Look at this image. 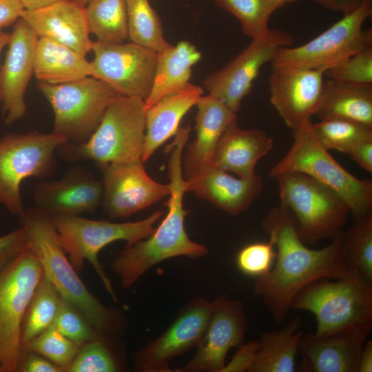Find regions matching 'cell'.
<instances>
[{"mask_svg":"<svg viewBox=\"0 0 372 372\" xmlns=\"http://www.w3.org/2000/svg\"><path fill=\"white\" fill-rule=\"evenodd\" d=\"M262 226L274 242L276 256L271 269L255 279L254 293L262 299L276 322L285 320L293 299L308 284L353 276L344 260L343 231L326 247L310 249L299 237L293 216L280 205L271 209Z\"/></svg>","mask_w":372,"mask_h":372,"instance_id":"cell-1","label":"cell"},{"mask_svg":"<svg viewBox=\"0 0 372 372\" xmlns=\"http://www.w3.org/2000/svg\"><path fill=\"white\" fill-rule=\"evenodd\" d=\"M189 132V127H180L174 140L167 147L170 153V194L165 218L150 236L127 245L112 263V269L118 276L123 288L132 287L152 267L163 260L176 256L198 258L209 253L207 247L189 238L184 227L189 211L183 204L186 180L183 174L182 156Z\"/></svg>","mask_w":372,"mask_h":372,"instance_id":"cell-2","label":"cell"},{"mask_svg":"<svg viewBox=\"0 0 372 372\" xmlns=\"http://www.w3.org/2000/svg\"><path fill=\"white\" fill-rule=\"evenodd\" d=\"M20 218L43 276L61 297L76 307L98 333H113L118 325L117 315L93 296L80 279L61 245L52 217L36 207L25 210Z\"/></svg>","mask_w":372,"mask_h":372,"instance_id":"cell-3","label":"cell"},{"mask_svg":"<svg viewBox=\"0 0 372 372\" xmlns=\"http://www.w3.org/2000/svg\"><path fill=\"white\" fill-rule=\"evenodd\" d=\"M145 128L144 100L118 94L87 140L65 143L57 152L69 162L92 161L100 166L142 160Z\"/></svg>","mask_w":372,"mask_h":372,"instance_id":"cell-4","label":"cell"},{"mask_svg":"<svg viewBox=\"0 0 372 372\" xmlns=\"http://www.w3.org/2000/svg\"><path fill=\"white\" fill-rule=\"evenodd\" d=\"M335 280L308 284L296 295L291 309L315 316L317 337L371 331L372 283L355 276Z\"/></svg>","mask_w":372,"mask_h":372,"instance_id":"cell-5","label":"cell"},{"mask_svg":"<svg viewBox=\"0 0 372 372\" xmlns=\"http://www.w3.org/2000/svg\"><path fill=\"white\" fill-rule=\"evenodd\" d=\"M293 142L285 156L269 170L271 177L299 172L336 192L347 203L354 220L372 214V184L349 172L318 141L311 119L293 131Z\"/></svg>","mask_w":372,"mask_h":372,"instance_id":"cell-6","label":"cell"},{"mask_svg":"<svg viewBox=\"0 0 372 372\" xmlns=\"http://www.w3.org/2000/svg\"><path fill=\"white\" fill-rule=\"evenodd\" d=\"M273 178L280 205L293 216L304 243L331 240L344 230L350 208L333 190L302 173L285 172Z\"/></svg>","mask_w":372,"mask_h":372,"instance_id":"cell-7","label":"cell"},{"mask_svg":"<svg viewBox=\"0 0 372 372\" xmlns=\"http://www.w3.org/2000/svg\"><path fill=\"white\" fill-rule=\"evenodd\" d=\"M164 214L158 210L143 220L126 223L91 220L76 215L51 217L61 245L74 269L81 271L85 262H89L112 298L118 302L111 280L99 261L100 251L117 240H125L130 245L148 238L155 230L154 224Z\"/></svg>","mask_w":372,"mask_h":372,"instance_id":"cell-8","label":"cell"},{"mask_svg":"<svg viewBox=\"0 0 372 372\" xmlns=\"http://www.w3.org/2000/svg\"><path fill=\"white\" fill-rule=\"evenodd\" d=\"M38 88L54 113L52 132L70 144L89 138L118 95L105 82L92 76L62 84L39 81Z\"/></svg>","mask_w":372,"mask_h":372,"instance_id":"cell-9","label":"cell"},{"mask_svg":"<svg viewBox=\"0 0 372 372\" xmlns=\"http://www.w3.org/2000/svg\"><path fill=\"white\" fill-rule=\"evenodd\" d=\"M43 276L29 245L0 270V372L19 371L23 318Z\"/></svg>","mask_w":372,"mask_h":372,"instance_id":"cell-10","label":"cell"},{"mask_svg":"<svg viewBox=\"0 0 372 372\" xmlns=\"http://www.w3.org/2000/svg\"><path fill=\"white\" fill-rule=\"evenodd\" d=\"M64 138L37 131L11 133L0 138V204L9 212L24 213L21 185L28 178H45L55 168V153Z\"/></svg>","mask_w":372,"mask_h":372,"instance_id":"cell-11","label":"cell"},{"mask_svg":"<svg viewBox=\"0 0 372 372\" xmlns=\"http://www.w3.org/2000/svg\"><path fill=\"white\" fill-rule=\"evenodd\" d=\"M372 15V1L364 0L353 12L298 47H281L272 66L304 69L330 68L362 51L372 48V31L362 25Z\"/></svg>","mask_w":372,"mask_h":372,"instance_id":"cell-12","label":"cell"},{"mask_svg":"<svg viewBox=\"0 0 372 372\" xmlns=\"http://www.w3.org/2000/svg\"><path fill=\"white\" fill-rule=\"evenodd\" d=\"M91 76L119 95L145 100L152 90L158 52L134 43L93 42Z\"/></svg>","mask_w":372,"mask_h":372,"instance_id":"cell-13","label":"cell"},{"mask_svg":"<svg viewBox=\"0 0 372 372\" xmlns=\"http://www.w3.org/2000/svg\"><path fill=\"white\" fill-rule=\"evenodd\" d=\"M293 43L291 34L271 30L267 37L252 40L227 65L208 75L203 87L236 114L262 66L273 60L281 47L291 46Z\"/></svg>","mask_w":372,"mask_h":372,"instance_id":"cell-14","label":"cell"},{"mask_svg":"<svg viewBox=\"0 0 372 372\" xmlns=\"http://www.w3.org/2000/svg\"><path fill=\"white\" fill-rule=\"evenodd\" d=\"M218 302L195 298L180 311L170 326L147 343L134 356L137 369L143 372H169V364L196 347Z\"/></svg>","mask_w":372,"mask_h":372,"instance_id":"cell-15","label":"cell"},{"mask_svg":"<svg viewBox=\"0 0 372 372\" xmlns=\"http://www.w3.org/2000/svg\"><path fill=\"white\" fill-rule=\"evenodd\" d=\"M142 160L101 165V205L111 218H127L170 194L168 185L157 183L145 171Z\"/></svg>","mask_w":372,"mask_h":372,"instance_id":"cell-16","label":"cell"},{"mask_svg":"<svg viewBox=\"0 0 372 372\" xmlns=\"http://www.w3.org/2000/svg\"><path fill=\"white\" fill-rule=\"evenodd\" d=\"M327 70L272 66L270 103L292 131L315 115Z\"/></svg>","mask_w":372,"mask_h":372,"instance_id":"cell-17","label":"cell"},{"mask_svg":"<svg viewBox=\"0 0 372 372\" xmlns=\"http://www.w3.org/2000/svg\"><path fill=\"white\" fill-rule=\"evenodd\" d=\"M247 320L242 304L225 296L218 302L186 372H221L229 351L243 344Z\"/></svg>","mask_w":372,"mask_h":372,"instance_id":"cell-18","label":"cell"},{"mask_svg":"<svg viewBox=\"0 0 372 372\" xmlns=\"http://www.w3.org/2000/svg\"><path fill=\"white\" fill-rule=\"evenodd\" d=\"M39 37L21 17L14 25L6 58L0 70L1 104L8 125L25 114V95L34 74V56Z\"/></svg>","mask_w":372,"mask_h":372,"instance_id":"cell-19","label":"cell"},{"mask_svg":"<svg viewBox=\"0 0 372 372\" xmlns=\"http://www.w3.org/2000/svg\"><path fill=\"white\" fill-rule=\"evenodd\" d=\"M102 198L101 180L80 166L69 169L59 179L38 183L33 192L36 207L50 216L92 212Z\"/></svg>","mask_w":372,"mask_h":372,"instance_id":"cell-20","label":"cell"},{"mask_svg":"<svg viewBox=\"0 0 372 372\" xmlns=\"http://www.w3.org/2000/svg\"><path fill=\"white\" fill-rule=\"evenodd\" d=\"M39 37L59 42L86 56L92 50L85 6L62 0L47 6L24 10L21 17Z\"/></svg>","mask_w":372,"mask_h":372,"instance_id":"cell-21","label":"cell"},{"mask_svg":"<svg viewBox=\"0 0 372 372\" xmlns=\"http://www.w3.org/2000/svg\"><path fill=\"white\" fill-rule=\"evenodd\" d=\"M186 180V192L209 201L231 215L246 210L262 189V178H236L212 165Z\"/></svg>","mask_w":372,"mask_h":372,"instance_id":"cell-22","label":"cell"},{"mask_svg":"<svg viewBox=\"0 0 372 372\" xmlns=\"http://www.w3.org/2000/svg\"><path fill=\"white\" fill-rule=\"evenodd\" d=\"M371 331L317 337L302 335L298 347L302 371L358 372L360 354Z\"/></svg>","mask_w":372,"mask_h":372,"instance_id":"cell-23","label":"cell"},{"mask_svg":"<svg viewBox=\"0 0 372 372\" xmlns=\"http://www.w3.org/2000/svg\"><path fill=\"white\" fill-rule=\"evenodd\" d=\"M196 139L182 156L183 174L189 179L204 168L211 165L216 145L229 125L237 119L223 102L209 94L201 96L197 104Z\"/></svg>","mask_w":372,"mask_h":372,"instance_id":"cell-24","label":"cell"},{"mask_svg":"<svg viewBox=\"0 0 372 372\" xmlns=\"http://www.w3.org/2000/svg\"><path fill=\"white\" fill-rule=\"evenodd\" d=\"M272 147L273 140L265 131L240 129L236 119L221 136L211 165L240 178H251L256 174L255 167L258 162Z\"/></svg>","mask_w":372,"mask_h":372,"instance_id":"cell-25","label":"cell"},{"mask_svg":"<svg viewBox=\"0 0 372 372\" xmlns=\"http://www.w3.org/2000/svg\"><path fill=\"white\" fill-rule=\"evenodd\" d=\"M203 92L201 87L189 83L184 89L165 96L146 108L143 162L177 133L183 117L197 104Z\"/></svg>","mask_w":372,"mask_h":372,"instance_id":"cell-26","label":"cell"},{"mask_svg":"<svg viewBox=\"0 0 372 372\" xmlns=\"http://www.w3.org/2000/svg\"><path fill=\"white\" fill-rule=\"evenodd\" d=\"M315 115L320 120L342 118L372 127V85L329 79L324 82Z\"/></svg>","mask_w":372,"mask_h":372,"instance_id":"cell-27","label":"cell"},{"mask_svg":"<svg viewBox=\"0 0 372 372\" xmlns=\"http://www.w3.org/2000/svg\"><path fill=\"white\" fill-rule=\"evenodd\" d=\"M201 56V52L188 41L158 52L153 85L144 100L146 108L165 96L184 89L189 83L193 66Z\"/></svg>","mask_w":372,"mask_h":372,"instance_id":"cell-28","label":"cell"},{"mask_svg":"<svg viewBox=\"0 0 372 372\" xmlns=\"http://www.w3.org/2000/svg\"><path fill=\"white\" fill-rule=\"evenodd\" d=\"M86 56L54 40L39 37L34 56V75L49 84H62L91 76Z\"/></svg>","mask_w":372,"mask_h":372,"instance_id":"cell-29","label":"cell"},{"mask_svg":"<svg viewBox=\"0 0 372 372\" xmlns=\"http://www.w3.org/2000/svg\"><path fill=\"white\" fill-rule=\"evenodd\" d=\"M302 320L296 317L278 330L263 333L249 372H293L300 339Z\"/></svg>","mask_w":372,"mask_h":372,"instance_id":"cell-30","label":"cell"},{"mask_svg":"<svg viewBox=\"0 0 372 372\" xmlns=\"http://www.w3.org/2000/svg\"><path fill=\"white\" fill-rule=\"evenodd\" d=\"M85 6L90 32L98 41L123 43L128 38L126 0H90Z\"/></svg>","mask_w":372,"mask_h":372,"instance_id":"cell-31","label":"cell"},{"mask_svg":"<svg viewBox=\"0 0 372 372\" xmlns=\"http://www.w3.org/2000/svg\"><path fill=\"white\" fill-rule=\"evenodd\" d=\"M342 252L351 275L372 283V214L342 231Z\"/></svg>","mask_w":372,"mask_h":372,"instance_id":"cell-32","label":"cell"},{"mask_svg":"<svg viewBox=\"0 0 372 372\" xmlns=\"http://www.w3.org/2000/svg\"><path fill=\"white\" fill-rule=\"evenodd\" d=\"M61 299L56 289L43 276L23 318L21 333L23 352L31 340L53 324Z\"/></svg>","mask_w":372,"mask_h":372,"instance_id":"cell-33","label":"cell"},{"mask_svg":"<svg viewBox=\"0 0 372 372\" xmlns=\"http://www.w3.org/2000/svg\"><path fill=\"white\" fill-rule=\"evenodd\" d=\"M127 34L132 43L161 52L172 46L163 35L162 23L149 0H126Z\"/></svg>","mask_w":372,"mask_h":372,"instance_id":"cell-34","label":"cell"},{"mask_svg":"<svg viewBox=\"0 0 372 372\" xmlns=\"http://www.w3.org/2000/svg\"><path fill=\"white\" fill-rule=\"evenodd\" d=\"M220 8L233 14L240 21L243 32L251 40L267 37L271 15L285 3L279 0H215Z\"/></svg>","mask_w":372,"mask_h":372,"instance_id":"cell-35","label":"cell"},{"mask_svg":"<svg viewBox=\"0 0 372 372\" xmlns=\"http://www.w3.org/2000/svg\"><path fill=\"white\" fill-rule=\"evenodd\" d=\"M313 130L320 144L327 150L349 154L359 141L372 137V127L342 118L321 119L313 123Z\"/></svg>","mask_w":372,"mask_h":372,"instance_id":"cell-36","label":"cell"},{"mask_svg":"<svg viewBox=\"0 0 372 372\" xmlns=\"http://www.w3.org/2000/svg\"><path fill=\"white\" fill-rule=\"evenodd\" d=\"M81 345L62 334L52 324L38 335L25 348L47 358L65 371Z\"/></svg>","mask_w":372,"mask_h":372,"instance_id":"cell-37","label":"cell"},{"mask_svg":"<svg viewBox=\"0 0 372 372\" xmlns=\"http://www.w3.org/2000/svg\"><path fill=\"white\" fill-rule=\"evenodd\" d=\"M118 369V364L109 348L96 338L81 346L65 371L115 372Z\"/></svg>","mask_w":372,"mask_h":372,"instance_id":"cell-38","label":"cell"},{"mask_svg":"<svg viewBox=\"0 0 372 372\" xmlns=\"http://www.w3.org/2000/svg\"><path fill=\"white\" fill-rule=\"evenodd\" d=\"M273 241L255 242L241 248L236 256V265L243 274L255 279L266 275L275 262Z\"/></svg>","mask_w":372,"mask_h":372,"instance_id":"cell-39","label":"cell"},{"mask_svg":"<svg viewBox=\"0 0 372 372\" xmlns=\"http://www.w3.org/2000/svg\"><path fill=\"white\" fill-rule=\"evenodd\" d=\"M53 324L62 334L80 345L96 338L95 329L81 311L62 298Z\"/></svg>","mask_w":372,"mask_h":372,"instance_id":"cell-40","label":"cell"},{"mask_svg":"<svg viewBox=\"0 0 372 372\" xmlns=\"http://www.w3.org/2000/svg\"><path fill=\"white\" fill-rule=\"evenodd\" d=\"M331 79L358 85H372V48L357 53L329 68Z\"/></svg>","mask_w":372,"mask_h":372,"instance_id":"cell-41","label":"cell"},{"mask_svg":"<svg viewBox=\"0 0 372 372\" xmlns=\"http://www.w3.org/2000/svg\"><path fill=\"white\" fill-rule=\"evenodd\" d=\"M28 246L25 229L21 227L0 237V270Z\"/></svg>","mask_w":372,"mask_h":372,"instance_id":"cell-42","label":"cell"},{"mask_svg":"<svg viewBox=\"0 0 372 372\" xmlns=\"http://www.w3.org/2000/svg\"><path fill=\"white\" fill-rule=\"evenodd\" d=\"M258 348V340L242 344L231 361L225 364L221 372L248 371L255 359Z\"/></svg>","mask_w":372,"mask_h":372,"instance_id":"cell-43","label":"cell"},{"mask_svg":"<svg viewBox=\"0 0 372 372\" xmlns=\"http://www.w3.org/2000/svg\"><path fill=\"white\" fill-rule=\"evenodd\" d=\"M19 371L61 372L62 369L41 355L25 351L21 357Z\"/></svg>","mask_w":372,"mask_h":372,"instance_id":"cell-44","label":"cell"},{"mask_svg":"<svg viewBox=\"0 0 372 372\" xmlns=\"http://www.w3.org/2000/svg\"><path fill=\"white\" fill-rule=\"evenodd\" d=\"M349 154L362 168L368 172H372V137L357 143Z\"/></svg>","mask_w":372,"mask_h":372,"instance_id":"cell-45","label":"cell"},{"mask_svg":"<svg viewBox=\"0 0 372 372\" xmlns=\"http://www.w3.org/2000/svg\"><path fill=\"white\" fill-rule=\"evenodd\" d=\"M24 10L19 0H0V30L14 23Z\"/></svg>","mask_w":372,"mask_h":372,"instance_id":"cell-46","label":"cell"},{"mask_svg":"<svg viewBox=\"0 0 372 372\" xmlns=\"http://www.w3.org/2000/svg\"><path fill=\"white\" fill-rule=\"evenodd\" d=\"M324 8L343 13L349 14L355 10L364 0H312Z\"/></svg>","mask_w":372,"mask_h":372,"instance_id":"cell-47","label":"cell"},{"mask_svg":"<svg viewBox=\"0 0 372 372\" xmlns=\"http://www.w3.org/2000/svg\"><path fill=\"white\" fill-rule=\"evenodd\" d=\"M372 371V340H367L362 348L358 372Z\"/></svg>","mask_w":372,"mask_h":372,"instance_id":"cell-48","label":"cell"},{"mask_svg":"<svg viewBox=\"0 0 372 372\" xmlns=\"http://www.w3.org/2000/svg\"><path fill=\"white\" fill-rule=\"evenodd\" d=\"M25 10L41 8L62 0H19Z\"/></svg>","mask_w":372,"mask_h":372,"instance_id":"cell-49","label":"cell"},{"mask_svg":"<svg viewBox=\"0 0 372 372\" xmlns=\"http://www.w3.org/2000/svg\"><path fill=\"white\" fill-rule=\"evenodd\" d=\"M10 39V33H8L0 30V54L4 47L8 45ZM0 104H1V92H0Z\"/></svg>","mask_w":372,"mask_h":372,"instance_id":"cell-50","label":"cell"},{"mask_svg":"<svg viewBox=\"0 0 372 372\" xmlns=\"http://www.w3.org/2000/svg\"><path fill=\"white\" fill-rule=\"evenodd\" d=\"M74 1L85 6L89 2L90 0H74Z\"/></svg>","mask_w":372,"mask_h":372,"instance_id":"cell-51","label":"cell"},{"mask_svg":"<svg viewBox=\"0 0 372 372\" xmlns=\"http://www.w3.org/2000/svg\"><path fill=\"white\" fill-rule=\"evenodd\" d=\"M279 1H281L283 3H295L298 1V0H279Z\"/></svg>","mask_w":372,"mask_h":372,"instance_id":"cell-52","label":"cell"}]
</instances>
